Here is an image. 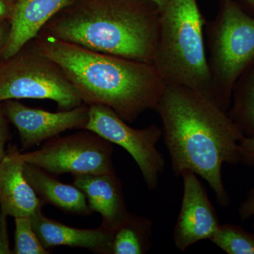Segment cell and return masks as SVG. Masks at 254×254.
<instances>
[{"label":"cell","mask_w":254,"mask_h":254,"mask_svg":"<svg viewBox=\"0 0 254 254\" xmlns=\"http://www.w3.org/2000/svg\"><path fill=\"white\" fill-rule=\"evenodd\" d=\"M180 177L183 180V197L173 240L175 247L185 252L200 241L210 240L220 223L204 185L197 175L186 170Z\"/></svg>","instance_id":"obj_10"},{"label":"cell","mask_w":254,"mask_h":254,"mask_svg":"<svg viewBox=\"0 0 254 254\" xmlns=\"http://www.w3.org/2000/svg\"><path fill=\"white\" fill-rule=\"evenodd\" d=\"M73 185L86 195L92 212L102 217V226L113 230L121 225L127 210L123 184L115 172L102 175H73Z\"/></svg>","instance_id":"obj_12"},{"label":"cell","mask_w":254,"mask_h":254,"mask_svg":"<svg viewBox=\"0 0 254 254\" xmlns=\"http://www.w3.org/2000/svg\"><path fill=\"white\" fill-rule=\"evenodd\" d=\"M149 1H152V2L154 3L157 6H158V9L162 10L163 9L164 6L167 4V3L168 2L169 0H149Z\"/></svg>","instance_id":"obj_26"},{"label":"cell","mask_w":254,"mask_h":254,"mask_svg":"<svg viewBox=\"0 0 254 254\" xmlns=\"http://www.w3.org/2000/svg\"><path fill=\"white\" fill-rule=\"evenodd\" d=\"M6 218L7 215L0 212V254H13L9 247Z\"/></svg>","instance_id":"obj_23"},{"label":"cell","mask_w":254,"mask_h":254,"mask_svg":"<svg viewBox=\"0 0 254 254\" xmlns=\"http://www.w3.org/2000/svg\"><path fill=\"white\" fill-rule=\"evenodd\" d=\"M24 164L16 145H9L0 162V212L14 218H31L44 205L24 176Z\"/></svg>","instance_id":"obj_11"},{"label":"cell","mask_w":254,"mask_h":254,"mask_svg":"<svg viewBox=\"0 0 254 254\" xmlns=\"http://www.w3.org/2000/svg\"><path fill=\"white\" fill-rule=\"evenodd\" d=\"M150 219L128 213L125 221L112 230L110 254H144L152 246Z\"/></svg>","instance_id":"obj_16"},{"label":"cell","mask_w":254,"mask_h":254,"mask_svg":"<svg viewBox=\"0 0 254 254\" xmlns=\"http://www.w3.org/2000/svg\"><path fill=\"white\" fill-rule=\"evenodd\" d=\"M31 219L36 235L47 250L66 246L110 254L112 230L102 225L96 229L75 228L47 218L42 211Z\"/></svg>","instance_id":"obj_14"},{"label":"cell","mask_w":254,"mask_h":254,"mask_svg":"<svg viewBox=\"0 0 254 254\" xmlns=\"http://www.w3.org/2000/svg\"><path fill=\"white\" fill-rule=\"evenodd\" d=\"M83 129L123 147L136 162L148 190H155L165 168V159L157 148L162 128L155 124L143 128H132L112 108L103 105L89 106V118Z\"/></svg>","instance_id":"obj_8"},{"label":"cell","mask_w":254,"mask_h":254,"mask_svg":"<svg viewBox=\"0 0 254 254\" xmlns=\"http://www.w3.org/2000/svg\"><path fill=\"white\" fill-rule=\"evenodd\" d=\"M72 0H16L3 60L16 54L39 34L48 21Z\"/></svg>","instance_id":"obj_13"},{"label":"cell","mask_w":254,"mask_h":254,"mask_svg":"<svg viewBox=\"0 0 254 254\" xmlns=\"http://www.w3.org/2000/svg\"><path fill=\"white\" fill-rule=\"evenodd\" d=\"M241 163L254 168V138L244 136L240 141Z\"/></svg>","instance_id":"obj_20"},{"label":"cell","mask_w":254,"mask_h":254,"mask_svg":"<svg viewBox=\"0 0 254 254\" xmlns=\"http://www.w3.org/2000/svg\"><path fill=\"white\" fill-rule=\"evenodd\" d=\"M238 214L241 220L243 221L254 217V187L249 190L247 197L240 203L238 208ZM253 228L254 230V222Z\"/></svg>","instance_id":"obj_22"},{"label":"cell","mask_w":254,"mask_h":254,"mask_svg":"<svg viewBox=\"0 0 254 254\" xmlns=\"http://www.w3.org/2000/svg\"><path fill=\"white\" fill-rule=\"evenodd\" d=\"M206 22L198 0H169L160 10L153 65L165 85L187 87L213 101L205 40Z\"/></svg>","instance_id":"obj_4"},{"label":"cell","mask_w":254,"mask_h":254,"mask_svg":"<svg viewBox=\"0 0 254 254\" xmlns=\"http://www.w3.org/2000/svg\"><path fill=\"white\" fill-rule=\"evenodd\" d=\"M205 37L213 102L227 112L235 84L254 66V16L235 0H219Z\"/></svg>","instance_id":"obj_5"},{"label":"cell","mask_w":254,"mask_h":254,"mask_svg":"<svg viewBox=\"0 0 254 254\" xmlns=\"http://www.w3.org/2000/svg\"><path fill=\"white\" fill-rule=\"evenodd\" d=\"M227 113L244 136L254 138V66L235 84Z\"/></svg>","instance_id":"obj_17"},{"label":"cell","mask_w":254,"mask_h":254,"mask_svg":"<svg viewBox=\"0 0 254 254\" xmlns=\"http://www.w3.org/2000/svg\"><path fill=\"white\" fill-rule=\"evenodd\" d=\"M18 99L53 100L58 111L83 103L61 66L43 54L33 40L0 63V104Z\"/></svg>","instance_id":"obj_6"},{"label":"cell","mask_w":254,"mask_h":254,"mask_svg":"<svg viewBox=\"0 0 254 254\" xmlns=\"http://www.w3.org/2000/svg\"><path fill=\"white\" fill-rule=\"evenodd\" d=\"M113 143L83 129L73 134L55 137L40 149L22 153L23 160L54 176L63 174L102 175L115 172Z\"/></svg>","instance_id":"obj_7"},{"label":"cell","mask_w":254,"mask_h":254,"mask_svg":"<svg viewBox=\"0 0 254 254\" xmlns=\"http://www.w3.org/2000/svg\"><path fill=\"white\" fill-rule=\"evenodd\" d=\"M160 23V9L149 0H72L40 33L153 64Z\"/></svg>","instance_id":"obj_3"},{"label":"cell","mask_w":254,"mask_h":254,"mask_svg":"<svg viewBox=\"0 0 254 254\" xmlns=\"http://www.w3.org/2000/svg\"><path fill=\"white\" fill-rule=\"evenodd\" d=\"M14 250L16 254H49V250L42 244L36 235L31 219L15 218Z\"/></svg>","instance_id":"obj_19"},{"label":"cell","mask_w":254,"mask_h":254,"mask_svg":"<svg viewBox=\"0 0 254 254\" xmlns=\"http://www.w3.org/2000/svg\"><path fill=\"white\" fill-rule=\"evenodd\" d=\"M155 111L175 175L190 170L210 185L220 206H228L222 165L241 163L244 135L227 112L199 92L179 85H165Z\"/></svg>","instance_id":"obj_1"},{"label":"cell","mask_w":254,"mask_h":254,"mask_svg":"<svg viewBox=\"0 0 254 254\" xmlns=\"http://www.w3.org/2000/svg\"><path fill=\"white\" fill-rule=\"evenodd\" d=\"M33 41L61 66L85 104L109 107L128 124L155 110L165 84L153 64L94 51L43 33Z\"/></svg>","instance_id":"obj_2"},{"label":"cell","mask_w":254,"mask_h":254,"mask_svg":"<svg viewBox=\"0 0 254 254\" xmlns=\"http://www.w3.org/2000/svg\"><path fill=\"white\" fill-rule=\"evenodd\" d=\"M23 174L44 205L50 203L65 213L75 215L92 213L86 195L75 185L63 183L54 175L26 162Z\"/></svg>","instance_id":"obj_15"},{"label":"cell","mask_w":254,"mask_h":254,"mask_svg":"<svg viewBox=\"0 0 254 254\" xmlns=\"http://www.w3.org/2000/svg\"><path fill=\"white\" fill-rule=\"evenodd\" d=\"M1 104L8 121L18 130L23 150L59 136L67 130L83 129L89 118V105L85 103L57 113L30 108L17 100H5Z\"/></svg>","instance_id":"obj_9"},{"label":"cell","mask_w":254,"mask_h":254,"mask_svg":"<svg viewBox=\"0 0 254 254\" xmlns=\"http://www.w3.org/2000/svg\"><path fill=\"white\" fill-rule=\"evenodd\" d=\"M16 0H0V23L10 21Z\"/></svg>","instance_id":"obj_24"},{"label":"cell","mask_w":254,"mask_h":254,"mask_svg":"<svg viewBox=\"0 0 254 254\" xmlns=\"http://www.w3.org/2000/svg\"><path fill=\"white\" fill-rule=\"evenodd\" d=\"M11 139V134L9 130V121L5 116L1 104H0V162L6 154L5 145Z\"/></svg>","instance_id":"obj_21"},{"label":"cell","mask_w":254,"mask_h":254,"mask_svg":"<svg viewBox=\"0 0 254 254\" xmlns=\"http://www.w3.org/2000/svg\"><path fill=\"white\" fill-rule=\"evenodd\" d=\"M243 1L248 9L254 13V0H243Z\"/></svg>","instance_id":"obj_27"},{"label":"cell","mask_w":254,"mask_h":254,"mask_svg":"<svg viewBox=\"0 0 254 254\" xmlns=\"http://www.w3.org/2000/svg\"><path fill=\"white\" fill-rule=\"evenodd\" d=\"M210 241L228 254H254V232L240 225L220 224Z\"/></svg>","instance_id":"obj_18"},{"label":"cell","mask_w":254,"mask_h":254,"mask_svg":"<svg viewBox=\"0 0 254 254\" xmlns=\"http://www.w3.org/2000/svg\"><path fill=\"white\" fill-rule=\"evenodd\" d=\"M9 21L0 23V63L3 60V55L9 38Z\"/></svg>","instance_id":"obj_25"}]
</instances>
